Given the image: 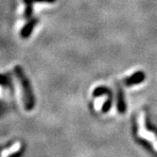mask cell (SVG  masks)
I'll list each match as a JSON object with an SVG mask.
<instances>
[{
    "instance_id": "6da1fadb",
    "label": "cell",
    "mask_w": 157,
    "mask_h": 157,
    "mask_svg": "<svg viewBox=\"0 0 157 157\" xmlns=\"http://www.w3.org/2000/svg\"><path fill=\"white\" fill-rule=\"evenodd\" d=\"M14 74L17 77L21 84L22 90H23V101L25 109L27 111H31L35 106V98L32 91L30 82L26 76L24 69L20 65H16L14 67Z\"/></svg>"
},
{
    "instance_id": "7a4b0ae2",
    "label": "cell",
    "mask_w": 157,
    "mask_h": 157,
    "mask_svg": "<svg viewBox=\"0 0 157 157\" xmlns=\"http://www.w3.org/2000/svg\"><path fill=\"white\" fill-rule=\"evenodd\" d=\"M138 136L142 139H146L148 142H150L153 149L157 151V137L152 132H150L146 128V119H145V114L141 113L138 117Z\"/></svg>"
},
{
    "instance_id": "3957f363",
    "label": "cell",
    "mask_w": 157,
    "mask_h": 157,
    "mask_svg": "<svg viewBox=\"0 0 157 157\" xmlns=\"http://www.w3.org/2000/svg\"><path fill=\"white\" fill-rule=\"evenodd\" d=\"M39 22V19L37 17H34V18H30L29 20L28 23L25 25V27L21 29L20 31V36L24 39H27L30 36L32 30L34 29V27L36 26V24Z\"/></svg>"
},
{
    "instance_id": "277c9868",
    "label": "cell",
    "mask_w": 157,
    "mask_h": 157,
    "mask_svg": "<svg viewBox=\"0 0 157 157\" xmlns=\"http://www.w3.org/2000/svg\"><path fill=\"white\" fill-rule=\"evenodd\" d=\"M110 93V91L106 87H103V86H99V87H97L94 92H93V96L94 97H100V96H103V95H108Z\"/></svg>"
},
{
    "instance_id": "5b68a950",
    "label": "cell",
    "mask_w": 157,
    "mask_h": 157,
    "mask_svg": "<svg viewBox=\"0 0 157 157\" xmlns=\"http://www.w3.org/2000/svg\"><path fill=\"white\" fill-rule=\"evenodd\" d=\"M117 108H118V112H119V113H124V111H125V103H124V100H123V97H122L121 91H118Z\"/></svg>"
},
{
    "instance_id": "8992f818",
    "label": "cell",
    "mask_w": 157,
    "mask_h": 157,
    "mask_svg": "<svg viewBox=\"0 0 157 157\" xmlns=\"http://www.w3.org/2000/svg\"><path fill=\"white\" fill-rule=\"evenodd\" d=\"M56 0H23V2L27 7H32L35 2H46V3H54Z\"/></svg>"
},
{
    "instance_id": "52a82bcc",
    "label": "cell",
    "mask_w": 157,
    "mask_h": 157,
    "mask_svg": "<svg viewBox=\"0 0 157 157\" xmlns=\"http://www.w3.org/2000/svg\"><path fill=\"white\" fill-rule=\"evenodd\" d=\"M8 82V80H7V78L5 76H2V75H0V84H7Z\"/></svg>"
},
{
    "instance_id": "ba28073f",
    "label": "cell",
    "mask_w": 157,
    "mask_h": 157,
    "mask_svg": "<svg viewBox=\"0 0 157 157\" xmlns=\"http://www.w3.org/2000/svg\"><path fill=\"white\" fill-rule=\"evenodd\" d=\"M22 153H23V151L21 150V151H19L18 152H16L15 154H12V156H10V157H20Z\"/></svg>"
}]
</instances>
